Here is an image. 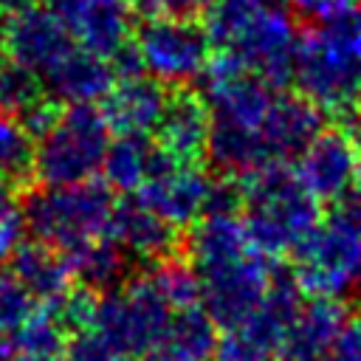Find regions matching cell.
I'll return each mask as SVG.
<instances>
[{
	"mask_svg": "<svg viewBox=\"0 0 361 361\" xmlns=\"http://www.w3.org/2000/svg\"><path fill=\"white\" fill-rule=\"evenodd\" d=\"M293 79L319 110L344 113L361 99V11L355 6L299 34Z\"/></svg>",
	"mask_w": 361,
	"mask_h": 361,
	"instance_id": "cell-4",
	"label": "cell"
},
{
	"mask_svg": "<svg viewBox=\"0 0 361 361\" xmlns=\"http://www.w3.org/2000/svg\"><path fill=\"white\" fill-rule=\"evenodd\" d=\"M212 189L214 180L197 161H178L169 155L135 192V197L178 228L206 214Z\"/></svg>",
	"mask_w": 361,
	"mask_h": 361,
	"instance_id": "cell-12",
	"label": "cell"
},
{
	"mask_svg": "<svg viewBox=\"0 0 361 361\" xmlns=\"http://www.w3.org/2000/svg\"><path fill=\"white\" fill-rule=\"evenodd\" d=\"M209 6V0H149V14H172V17H192Z\"/></svg>",
	"mask_w": 361,
	"mask_h": 361,
	"instance_id": "cell-35",
	"label": "cell"
},
{
	"mask_svg": "<svg viewBox=\"0 0 361 361\" xmlns=\"http://www.w3.org/2000/svg\"><path fill=\"white\" fill-rule=\"evenodd\" d=\"M65 259L71 265L73 279L93 290H110L121 285L127 276V265H130V254L110 234L65 254Z\"/></svg>",
	"mask_w": 361,
	"mask_h": 361,
	"instance_id": "cell-25",
	"label": "cell"
},
{
	"mask_svg": "<svg viewBox=\"0 0 361 361\" xmlns=\"http://www.w3.org/2000/svg\"><path fill=\"white\" fill-rule=\"evenodd\" d=\"M6 23H8V17L0 14V59L6 56Z\"/></svg>",
	"mask_w": 361,
	"mask_h": 361,
	"instance_id": "cell-38",
	"label": "cell"
},
{
	"mask_svg": "<svg viewBox=\"0 0 361 361\" xmlns=\"http://www.w3.org/2000/svg\"><path fill=\"white\" fill-rule=\"evenodd\" d=\"M178 307L161 293L147 271L99 296L93 327L121 353L141 361Z\"/></svg>",
	"mask_w": 361,
	"mask_h": 361,
	"instance_id": "cell-8",
	"label": "cell"
},
{
	"mask_svg": "<svg viewBox=\"0 0 361 361\" xmlns=\"http://www.w3.org/2000/svg\"><path fill=\"white\" fill-rule=\"evenodd\" d=\"M8 206H14V183L0 175V212H6Z\"/></svg>",
	"mask_w": 361,
	"mask_h": 361,
	"instance_id": "cell-36",
	"label": "cell"
},
{
	"mask_svg": "<svg viewBox=\"0 0 361 361\" xmlns=\"http://www.w3.org/2000/svg\"><path fill=\"white\" fill-rule=\"evenodd\" d=\"M25 214L17 206H8L6 212H0V259H11L14 251L25 243Z\"/></svg>",
	"mask_w": 361,
	"mask_h": 361,
	"instance_id": "cell-31",
	"label": "cell"
},
{
	"mask_svg": "<svg viewBox=\"0 0 361 361\" xmlns=\"http://www.w3.org/2000/svg\"><path fill=\"white\" fill-rule=\"evenodd\" d=\"M0 175L11 183H23L28 175H34L31 133L8 113H0Z\"/></svg>",
	"mask_w": 361,
	"mask_h": 361,
	"instance_id": "cell-27",
	"label": "cell"
},
{
	"mask_svg": "<svg viewBox=\"0 0 361 361\" xmlns=\"http://www.w3.org/2000/svg\"><path fill=\"white\" fill-rule=\"evenodd\" d=\"M51 8L68 25L76 45L99 56L110 59L130 42L127 6L113 0H51Z\"/></svg>",
	"mask_w": 361,
	"mask_h": 361,
	"instance_id": "cell-15",
	"label": "cell"
},
{
	"mask_svg": "<svg viewBox=\"0 0 361 361\" xmlns=\"http://www.w3.org/2000/svg\"><path fill=\"white\" fill-rule=\"evenodd\" d=\"M296 175L316 200H336L361 175V152L350 135L322 130L299 152Z\"/></svg>",
	"mask_w": 361,
	"mask_h": 361,
	"instance_id": "cell-14",
	"label": "cell"
},
{
	"mask_svg": "<svg viewBox=\"0 0 361 361\" xmlns=\"http://www.w3.org/2000/svg\"><path fill=\"white\" fill-rule=\"evenodd\" d=\"M212 130V113L209 104L189 90H178L169 96L166 113L155 130V141L178 161H197L206 152Z\"/></svg>",
	"mask_w": 361,
	"mask_h": 361,
	"instance_id": "cell-21",
	"label": "cell"
},
{
	"mask_svg": "<svg viewBox=\"0 0 361 361\" xmlns=\"http://www.w3.org/2000/svg\"><path fill=\"white\" fill-rule=\"evenodd\" d=\"M296 14H305V17H316V20H324L347 6H355V0H288Z\"/></svg>",
	"mask_w": 361,
	"mask_h": 361,
	"instance_id": "cell-34",
	"label": "cell"
},
{
	"mask_svg": "<svg viewBox=\"0 0 361 361\" xmlns=\"http://www.w3.org/2000/svg\"><path fill=\"white\" fill-rule=\"evenodd\" d=\"M144 73L164 85H186L206 73L212 62V37L192 17L149 14L133 39Z\"/></svg>",
	"mask_w": 361,
	"mask_h": 361,
	"instance_id": "cell-10",
	"label": "cell"
},
{
	"mask_svg": "<svg viewBox=\"0 0 361 361\" xmlns=\"http://www.w3.org/2000/svg\"><path fill=\"white\" fill-rule=\"evenodd\" d=\"M324 361H361V319H350Z\"/></svg>",
	"mask_w": 361,
	"mask_h": 361,
	"instance_id": "cell-33",
	"label": "cell"
},
{
	"mask_svg": "<svg viewBox=\"0 0 361 361\" xmlns=\"http://www.w3.org/2000/svg\"><path fill=\"white\" fill-rule=\"evenodd\" d=\"M68 327L45 305L0 341V361H68Z\"/></svg>",
	"mask_w": 361,
	"mask_h": 361,
	"instance_id": "cell-24",
	"label": "cell"
},
{
	"mask_svg": "<svg viewBox=\"0 0 361 361\" xmlns=\"http://www.w3.org/2000/svg\"><path fill=\"white\" fill-rule=\"evenodd\" d=\"M243 212L254 245L268 257L293 254L322 217L319 200L305 189L296 169H288L282 161L245 178Z\"/></svg>",
	"mask_w": 361,
	"mask_h": 361,
	"instance_id": "cell-5",
	"label": "cell"
},
{
	"mask_svg": "<svg viewBox=\"0 0 361 361\" xmlns=\"http://www.w3.org/2000/svg\"><path fill=\"white\" fill-rule=\"evenodd\" d=\"M166 158L169 152L149 135H118L107 147L102 172L110 189L135 195Z\"/></svg>",
	"mask_w": 361,
	"mask_h": 361,
	"instance_id": "cell-23",
	"label": "cell"
},
{
	"mask_svg": "<svg viewBox=\"0 0 361 361\" xmlns=\"http://www.w3.org/2000/svg\"><path fill=\"white\" fill-rule=\"evenodd\" d=\"M68 361H135V358H130L127 353H121L96 327H87V330H79V333L71 336Z\"/></svg>",
	"mask_w": 361,
	"mask_h": 361,
	"instance_id": "cell-30",
	"label": "cell"
},
{
	"mask_svg": "<svg viewBox=\"0 0 361 361\" xmlns=\"http://www.w3.org/2000/svg\"><path fill=\"white\" fill-rule=\"evenodd\" d=\"M166 104L169 96L164 90V82L141 71V73L118 76L113 90L104 96L102 113L110 130H116L118 135H149L158 130Z\"/></svg>",
	"mask_w": 361,
	"mask_h": 361,
	"instance_id": "cell-16",
	"label": "cell"
},
{
	"mask_svg": "<svg viewBox=\"0 0 361 361\" xmlns=\"http://www.w3.org/2000/svg\"><path fill=\"white\" fill-rule=\"evenodd\" d=\"M299 307L302 290L296 279L290 276V271H276L259 307L234 327H226V333L220 336L217 361H271L274 355H279L282 338Z\"/></svg>",
	"mask_w": 361,
	"mask_h": 361,
	"instance_id": "cell-11",
	"label": "cell"
},
{
	"mask_svg": "<svg viewBox=\"0 0 361 361\" xmlns=\"http://www.w3.org/2000/svg\"><path fill=\"white\" fill-rule=\"evenodd\" d=\"M276 99V87L243 71L231 56H212L206 68V104L212 113L206 155L214 169L248 178L276 164L268 138Z\"/></svg>",
	"mask_w": 361,
	"mask_h": 361,
	"instance_id": "cell-2",
	"label": "cell"
},
{
	"mask_svg": "<svg viewBox=\"0 0 361 361\" xmlns=\"http://www.w3.org/2000/svg\"><path fill=\"white\" fill-rule=\"evenodd\" d=\"M116 200L107 183H73V186H45L31 192L23 214L28 231L62 251L71 254L104 234H110Z\"/></svg>",
	"mask_w": 361,
	"mask_h": 361,
	"instance_id": "cell-6",
	"label": "cell"
},
{
	"mask_svg": "<svg viewBox=\"0 0 361 361\" xmlns=\"http://www.w3.org/2000/svg\"><path fill=\"white\" fill-rule=\"evenodd\" d=\"M42 99H48L42 76L34 73L31 68L3 56L0 59V113L25 118Z\"/></svg>",
	"mask_w": 361,
	"mask_h": 361,
	"instance_id": "cell-26",
	"label": "cell"
},
{
	"mask_svg": "<svg viewBox=\"0 0 361 361\" xmlns=\"http://www.w3.org/2000/svg\"><path fill=\"white\" fill-rule=\"evenodd\" d=\"M42 85L48 96L62 104H93L113 90L116 68L107 62V56L76 45L48 73H42Z\"/></svg>",
	"mask_w": 361,
	"mask_h": 361,
	"instance_id": "cell-18",
	"label": "cell"
},
{
	"mask_svg": "<svg viewBox=\"0 0 361 361\" xmlns=\"http://www.w3.org/2000/svg\"><path fill=\"white\" fill-rule=\"evenodd\" d=\"M206 31L220 54L231 56L243 71L259 76L271 87L293 76L299 45L296 23L271 0H212Z\"/></svg>",
	"mask_w": 361,
	"mask_h": 361,
	"instance_id": "cell-3",
	"label": "cell"
},
{
	"mask_svg": "<svg viewBox=\"0 0 361 361\" xmlns=\"http://www.w3.org/2000/svg\"><path fill=\"white\" fill-rule=\"evenodd\" d=\"M59 322L68 327V333H79V330H87L93 327L96 322V307H99V293L87 285H73L62 299H56L54 305H48Z\"/></svg>",
	"mask_w": 361,
	"mask_h": 361,
	"instance_id": "cell-29",
	"label": "cell"
},
{
	"mask_svg": "<svg viewBox=\"0 0 361 361\" xmlns=\"http://www.w3.org/2000/svg\"><path fill=\"white\" fill-rule=\"evenodd\" d=\"M110 124L96 104H68L34 147V175L45 186H73L102 172Z\"/></svg>",
	"mask_w": 361,
	"mask_h": 361,
	"instance_id": "cell-7",
	"label": "cell"
},
{
	"mask_svg": "<svg viewBox=\"0 0 361 361\" xmlns=\"http://www.w3.org/2000/svg\"><path fill=\"white\" fill-rule=\"evenodd\" d=\"M8 262H11L8 271L42 305H54L56 299H62L73 288V274H71V265H68L65 254L39 243V240L37 243H23Z\"/></svg>",
	"mask_w": 361,
	"mask_h": 361,
	"instance_id": "cell-22",
	"label": "cell"
},
{
	"mask_svg": "<svg viewBox=\"0 0 361 361\" xmlns=\"http://www.w3.org/2000/svg\"><path fill=\"white\" fill-rule=\"evenodd\" d=\"M34 302L37 299L11 271H0V341L8 338L34 313Z\"/></svg>",
	"mask_w": 361,
	"mask_h": 361,
	"instance_id": "cell-28",
	"label": "cell"
},
{
	"mask_svg": "<svg viewBox=\"0 0 361 361\" xmlns=\"http://www.w3.org/2000/svg\"><path fill=\"white\" fill-rule=\"evenodd\" d=\"M350 138L355 141V147H358V152H361V102H358V107H355V113H353V127H350Z\"/></svg>",
	"mask_w": 361,
	"mask_h": 361,
	"instance_id": "cell-37",
	"label": "cell"
},
{
	"mask_svg": "<svg viewBox=\"0 0 361 361\" xmlns=\"http://www.w3.org/2000/svg\"><path fill=\"white\" fill-rule=\"evenodd\" d=\"M110 237L133 257L141 259H164L172 257L178 245V231L172 223H166L161 214H155L149 206H144L138 197L116 203Z\"/></svg>",
	"mask_w": 361,
	"mask_h": 361,
	"instance_id": "cell-20",
	"label": "cell"
},
{
	"mask_svg": "<svg viewBox=\"0 0 361 361\" xmlns=\"http://www.w3.org/2000/svg\"><path fill=\"white\" fill-rule=\"evenodd\" d=\"M186 262L197 276L203 310L220 327L251 316L276 276L237 214H203L186 240Z\"/></svg>",
	"mask_w": 361,
	"mask_h": 361,
	"instance_id": "cell-1",
	"label": "cell"
},
{
	"mask_svg": "<svg viewBox=\"0 0 361 361\" xmlns=\"http://www.w3.org/2000/svg\"><path fill=\"white\" fill-rule=\"evenodd\" d=\"M217 322L203 305L178 307L141 361H217Z\"/></svg>",
	"mask_w": 361,
	"mask_h": 361,
	"instance_id": "cell-19",
	"label": "cell"
},
{
	"mask_svg": "<svg viewBox=\"0 0 361 361\" xmlns=\"http://www.w3.org/2000/svg\"><path fill=\"white\" fill-rule=\"evenodd\" d=\"M333 203H336V206H333V217H330V220L347 226L350 231H355V234L361 237V175H358V178L350 183V189H344V195L336 197Z\"/></svg>",
	"mask_w": 361,
	"mask_h": 361,
	"instance_id": "cell-32",
	"label": "cell"
},
{
	"mask_svg": "<svg viewBox=\"0 0 361 361\" xmlns=\"http://www.w3.org/2000/svg\"><path fill=\"white\" fill-rule=\"evenodd\" d=\"M76 48L68 25L48 6L25 3L11 11L6 23V56L31 68L34 73H48L62 56Z\"/></svg>",
	"mask_w": 361,
	"mask_h": 361,
	"instance_id": "cell-13",
	"label": "cell"
},
{
	"mask_svg": "<svg viewBox=\"0 0 361 361\" xmlns=\"http://www.w3.org/2000/svg\"><path fill=\"white\" fill-rule=\"evenodd\" d=\"M113 3H118V6H127V3H133V0H113Z\"/></svg>",
	"mask_w": 361,
	"mask_h": 361,
	"instance_id": "cell-39",
	"label": "cell"
},
{
	"mask_svg": "<svg viewBox=\"0 0 361 361\" xmlns=\"http://www.w3.org/2000/svg\"><path fill=\"white\" fill-rule=\"evenodd\" d=\"M347 322H350V313H347L344 299L310 296V302H302L299 313L293 316L282 338L279 358L282 361H324V355L333 350Z\"/></svg>",
	"mask_w": 361,
	"mask_h": 361,
	"instance_id": "cell-17",
	"label": "cell"
},
{
	"mask_svg": "<svg viewBox=\"0 0 361 361\" xmlns=\"http://www.w3.org/2000/svg\"><path fill=\"white\" fill-rule=\"evenodd\" d=\"M290 259V276L307 296L347 299L361 288V237L336 220L319 223Z\"/></svg>",
	"mask_w": 361,
	"mask_h": 361,
	"instance_id": "cell-9",
	"label": "cell"
}]
</instances>
